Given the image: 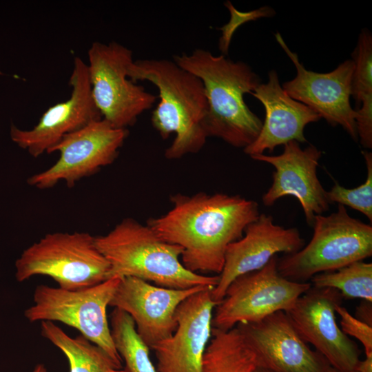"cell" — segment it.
<instances>
[{
	"label": "cell",
	"mask_w": 372,
	"mask_h": 372,
	"mask_svg": "<svg viewBox=\"0 0 372 372\" xmlns=\"http://www.w3.org/2000/svg\"><path fill=\"white\" fill-rule=\"evenodd\" d=\"M170 201L168 211L147 224L163 240L180 247L181 262L198 273L219 275L229 245L260 214L256 201L239 195L178 193Z\"/></svg>",
	"instance_id": "obj_1"
},
{
	"label": "cell",
	"mask_w": 372,
	"mask_h": 372,
	"mask_svg": "<svg viewBox=\"0 0 372 372\" xmlns=\"http://www.w3.org/2000/svg\"><path fill=\"white\" fill-rule=\"evenodd\" d=\"M173 61L203 82L207 104L205 120L207 136L219 138L238 148L251 144L262 122L244 101V95L254 92L260 83L250 66L200 48L189 54L174 55Z\"/></svg>",
	"instance_id": "obj_2"
},
{
	"label": "cell",
	"mask_w": 372,
	"mask_h": 372,
	"mask_svg": "<svg viewBox=\"0 0 372 372\" xmlns=\"http://www.w3.org/2000/svg\"><path fill=\"white\" fill-rule=\"evenodd\" d=\"M133 82L147 81L158 90L160 101L152 111L151 122L163 139L175 137L165 151L169 160L198 153L207 134L205 120L207 104L201 80L173 60L140 59L127 68Z\"/></svg>",
	"instance_id": "obj_3"
},
{
	"label": "cell",
	"mask_w": 372,
	"mask_h": 372,
	"mask_svg": "<svg viewBox=\"0 0 372 372\" xmlns=\"http://www.w3.org/2000/svg\"><path fill=\"white\" fill-rule=\"evenodd\" d=\"M97 248L108 261L109 279L134 277L176 289L216 287L218 275L192 272L181 262L183 249L161 238L147 224L123 219L107 234L95 236Z\"/></svg>",
	"instance_id": "obj_4"
},
{
	"label": "cell",
	"mask_w": 372,
	"mask_h": 372,
	"mask_svg": "<svg viewBox=\"0 0 372 372\" xmlns=\"http://www.w3.org/2000/svg\"><path fill=\"white\" fill-rule=\"evenodd\" d=\"M310 242L298 251L278 260L285 278L307 282L313 276L337 270L372 256V226L351 217L344 206L316 216Z\"/></svg>",
	"instance_id": "obj_5"
},
{
	"label": "cell",
	"mask_w": 372,
	"mask_h": 372,
	"mask_svg": "<svg viewBox=\"0 0 372 372\" xmlns=\"http://www.w3.org/2000/svg\"><path fill=\"white\" fill-rule=\"evenodd\" d=\"M16 278H52L59 287L77 290L109 279L110 264L87 232H54L26 248L15 262Z\"/></svg>",
	"instance_id": "obj_6"
},
{
	"label": "cell",
	"mask_w": 372,
	"mask_h": 372,
	"mask_svg": "<svg viewBox=\"0 0 372 372\" xmlns=\"http://www.w3.org/2000/svg\"><path fill=\"white\" fill-rule=\"evenodd\" d=\"M121 280L112 278L77 290L39 285L34 291V304L25 309L24 316L30 322L56 321L76 329L122 368L123 360L114 346L107 316Z\"/></svg>",
	"instance_id": "obj_7"
},
{
	"label": "cell",
	"mask_w": 372,
	"mask_h": 372,
	"mask_svg": "<svg viewBox=\"0 0 372 372\" xmlns=\"http://www.w3.org/2000/svg\"><path fill=\"white\" fill-rule=\"evenodd\" d=\"M87 54L92 94L102 118L114 127L127 129L152 107L156 96L128 78L127 68L134 60L125 46L95 41Z\"/></svg>",
	"instance_id": "obj_8"
},
{
	"label": "cell",
	"mask_w": 372,
	"mask_h": 372,
	"mask_svg": "<svg viewBox=\"0 0 372 372\" xmlns=\"http://www.w3.org/2000/svg\"><path fill=\"white\" fill-rule=\"evenodd\" d=\"M277 256L261 269L235 278L214 309L212 327L227 331L240 323L258 322L286 311L311 287L289 280L278 270Z\"/></svg>",
	"instance_id": "obj_9"
},
{
	"label": "cell",
	"mask_w": 372,
	"mask_h": 372,
	"mask_svg": "<svg viewBox=\"0 0 372 372\" xmlns=\"http://www.w3.org/2000/svg\"><path fill=\"white\" fill-rule=\"evenodd\" d=\"M129 132L116 128L103 118L64 136L50 153L59 158L51 167L31 176L28 183L38 189H48L61 181L68 187L112 164L117 158Z\"/></svg>",
	"instance_id": "obj_10"
},
{
	"label": "cell",
	"mask_w": 372,
	"mask_h": 372,
	"mask_svg": "<svg viewBox=\"0 0 372 372\" xmlns=\"http://www.w3.org/2000/svg\"><path fill=\"white\" fill-rule=\"evenodd\" d=\"M342 298L335 289L311 286L285 312L301 338L331 367L349 372L360 360V350L336 322L335 307Z\"/></svg>",
	"instance_id": "obj_11"
},
{
	"label": "cell",
	"mask_w": 372,
	"mask_h": 372,
	"mask_svg": "<svg viewBox=\"0 0 372 372\" xmlns=\"http://www.w3.org/2000/svg\"><path fill=\"white\" fill-rule=\"evenodd\" d=\"M275 37L296 70V76L282 84L283 90L293 99L313 110L329 125L342 127L354 141H357L356 113L350 103L353 61L346 60L327 73L307 70L281 35L278 32Z\"/></svg>",
	"instance_id": "obj_12"
},
{
	"label": "cell",
	"mask_w": 372,
	"mask_h": 372,
	"mask_svg": "<svg viewBox=\"0 0 372 372\" xmlns=\"http://www.w3.org/2000/svg\"><path fill=\"white\" fill-rule=\"evenodd\" d=\"M69 84L70 97L50 107L33 128L11 126L12 140L34 158L50 153L66 135L103 118L92 97L87 64L79 57L74 59Z\"/></svg>",
	"instance_id": "obj_13"
},
{
	"label": "cell",
	"mask_w": 372,
	"mask_h": 372,
	"mask_svg": "<svg viewBox=\"0 0 372 372\" xmlns=\"http://www.w3.org/2000/svg\"><path fill=\"white\" fill-rule=\"evenodd\" d=\"M208 287H214L176 289L152 285L134 277H125L121 278L110 306L125 311L132 318L138 335L151 349L175 331V313L179 304Z\"/></svg>",
	"instance_id": "obj_14"
},
{
	"label": "cell",
	"mask_w": 372,
	"mask_h": 372,
	"mask_svg": "<svg viewBox=\"0 0 372 372\" xmlns=\"http://www.w3.org/2000/svg\"><path fill=\"white\" fill-rule=\"evenodd\" d=\"M322 152L310 145L302 149L296 141L284 145L283 152L277 156L264 154L251 156L254 160L271 164L275 168L273 183L263 194L266 206L273 205L280 198L291 196L300 203L305 219L312 226L316 216L329 209L326 191L317 176Z\"/></svg>",
	"instance_id": "obj_15"
},
{
	"label": "cell",
	"mask_w": 372,
	"mask_h": 372,
	"mask_svg": "<svg viewBox=\"0 0 372 372\" xmlns=\"http://www.w3.org/2000/svg\"><path fill=\"white\" fill-rule=\"evenodd\" d=\"M214 287L193 294L177 307V327L170 337L151 349L156 358L157 372H202L205 349L211 338Z\"/></svg>",
	"instance_id": "obj_16"
},
{
	"label": "cell",
	"mask_w": 372,
	"mask_h": 372,
	"mask_svg": "<svg viewBox=\"0 0 372 372\" xmlns=\"http://www.w3.org/2000/svg\"><path fill=\"white\" fill-rule=\"evenodd\" d=\"M236 327L254 351L259 366L273 372H327L330 366L301 338L285 311Z\"/></svg>",
	"instance_id": "obj_17"
},
{
	"label": "cell",
	"mask_w": 372,
	"mask_h": 372,
	"mask_svg": "<svg viewBox=\"0 0 372 372\" xmlns=\"http://www.w3.org/2000/svg\"><path fill=\"white\" fill-rule=\"evenodd\" d=\"M304 246L296 228H285L273 223L270 215L260 214L245 228L242 236L227 248L213 300L218 303L230 283L242 274L258 270L278 253L294 254Z\"/></svg>",
	"instance_id": "obj_18"
},
{
	"label": "cell",
	"mask_w": 372,
	"mask_h": 372,
	"mask_svg": "<svg viewBox=\"0 0 372 372\" xmlns=\"http://www.w3.org/2000/svg\"><path fill=\"white\" fill-rule=\"evenodd\" d=\"M263 105L265 118L256 140L243 151L250 156L262 154L288 142L306 143L305 127L321 117L304 104L293 99L280 84L278 73L272 70L268 81L260 83L250 93Z\"/></svg>",
	"instance_id": "obj_19"
},
{
	"label": "cell",
	"mask_w": 372,
	"mask_h": 372,
	"mask_svg": "<svg viewBox=\"0 0 372 372\" xmlns=\"http://www.w3.org/2000/svg\"><path fill=\"white\" fill-rule=\"evenodd\" d=\"M258 366L254 351L236 327L227 331L212 328L202 372H253Z\"/></svg>",
	"instance_id": "obj_20"
},
{
	"label": "cell",
	"mask_w": 372,
	"mask_h": 372,
	"mask_svg": "<svg viewBox=\"0 0 372 372\" xmlns=\"http://www.w3.org/2000/svg\"><path fill=\"white\" fill-rule=\"evenodd\" d=\"M41 334L65 355L70 372H125L102 348L81 335L70 336L53 322L42 321Z\"/></svg>",
	"instance_id": "obj_21"
},
{
	"label": "cell",
	"mask_w": 372,
	"mask_h": 372,
	"mask_svg": "<svg viewBox=\"0 0 372 372\" xmlns=\"http://www.w3.org/2000/svg\"><path fill=\"white\" fill-rule=\"evenodd\" d=\"M110 330L117 352L125 362V372H157L149 356V348L138 335L132 318L114 308Z\"/></svg>",
	"instance_id": "obj_22"
},
{
	"label": "cell",
	"mask_w": 372,
	"mask_h": 372,
	"mask_svg": "<svg viewBox=\"0 0 372 372\" xmlns=\"http://www.w3.org/2000/svg\"><path fill=\"white\" fill-rule=\"evenodd\" d=\"M311 286L329 287L342 298L372 302V264L357 261L335 271L318 273L311 278Z\"/></svg>",
	"instance_id": "obj_23"
},
{
	"label": "cell",
	"mask_w": 372,
	"mask_h": 372,
	"mask_svg": "<svg viewBox=\"0 0 372 372\" xmlns=\"http://www.w3.org/2000/svg\"><path fill=\"white\" fill-rule=\"evenodd\" d=\"M367 168V177L365 182L353 188H345L335 183L327 192L330 203H338L355 209L372 222V153L362 152Z\"/></svg>",
	"instance_id": "obj_24"
},
{
	"label": "cell",
	"mask_w": 372,
	"mask_h": 372,
	"mask_svg": "<svg viewBox=\"0 0 372 372\" xmlns=\"http://www.w3.org/2000/svg\"><path fill=\"white\" fill-rule=\"evenodd\" d=\"M352 56L351 96L360 106L362 99L372 94V35L369 30L363 29L360 33Z\"/></svg>",
	"instance_id": "obj_25"
},
{
	"label": "cell",
	"mask_w": 372,
	"mask_h": 372,
	"mask_svg": "<svg viewBox=\"0 0 372 372\" xmlns=\"http://www.w3.org/2000/svg\"><path fill=\"white\" fill-rule=\"evenodd\" d=\"M224 5L230 14L229 22L219 28L222 32V36L219 39L218 48L224 56L228 54L233 34L240 25L262 17H271L276 14L275 10L267 6L249 12H240L229 1H225Z\"/></svg>",
	"instance_id": "obj_26"
},
{
	"label": "cell",
	"mask_w": 372,
	"mask_h": 372,
	"mask_svg": "<svg viewBox=\"0 0 372 372\" xmlns=\"http://www.w3.org/2000/svg\"><path fill=\"white\" fill-rule=\"evenodd\" d=\"M335 313L340 317V323L343 333L358 340L364 347L366 355H372V326L353 317L341 304L336 306Z\"/></svg>",
	"instance_id": "obj_27"
},
{
	"label": "cell",
	"mask_w": 372,
	"mask_h": 372,
	"mask_svg": "<svg viewBox=\"0 0 372 372\" xmlns=\"http://www.w3.org/2000/svg\"><path fill=\"white\" fill-rule=\"evenodd\" d=\"M355 125L358 138L363 147H372V94L366 95L355 110Z\"/></svg>",
	"instance_id": "obj_28"
},
{
	"label": "cell",
	"mask_w": 372,
	"mask_h": 372,
	"mask_svg": "<svg viewBox=\"0 0 372 372\" xmlns=\"http://www.w3.org/2000/svg\"><path fill=\"white\" fill-rule=\"evenodd\" d=\"M371 302L364 300L358 307L356 311V318L372 326L371 322Z\"/></svg>",
	"instance_id": "obj_29"
},
{
	"label": "cell",
	"mask_w": 372,
	"mask_h": 372,
	"mask_svg": "<svg viewBox=\"0 0 372 372\" xmlns=\"http://www.w3.org/2000/svg\"><path fill=\"white\" fill-rule=\"evenodd\" d=\"M355 370L358 372H372V355H366L364 360H360Z\"/></svg>",
	"instance_id": "obj_30"
},
{
	"label": "cell",
	"mask_w": 372,
	"mask_h": 372,
	"mask_svg": "<svg viewBox=\"0 0 372 372\" xmlns=\"http://www.w3.org/2000/svg\"><path fill=\"white\" fill-rule=\"evenodd\" d=\"M32 372H47V369L43 364H38Z\"/></svg>",
	"instance_id": "obj_31"
},
{
	"label": "cell",
	"mask_w": 372,
	"mask_h": 372,
	"mask_svg": "<svg viewBox=\"0 0 372 372\" xmlns=\"http://www.w3.org/2000/svg\"><path fill=\"white\" fill-rule=\"evenodd\" d=\"M253 372H273L272 371L268 369H266V368H264V367H262V366H258L254 371Z\"/></svg>",
	"instance_id": "obj_32"
},
{
	"label": "cell",
	"mask_w": 372,
	"mask_h": 372,
	"mask_svg": "<svg viewBox=\"0 0 372 372\" xmlns=\"http://www.w3.org/2000/svg\"><path fill=\"white\" fill-rule=\"evenodd\" d=\"M327 372H343V371H340L339 370H337L333 367H331V366L329 367V369H327ZM349 372H358L356 371L355 370L354 371H349Z\"/></svg>",
	"instance_id": "obj_33"
}]
</instances>
